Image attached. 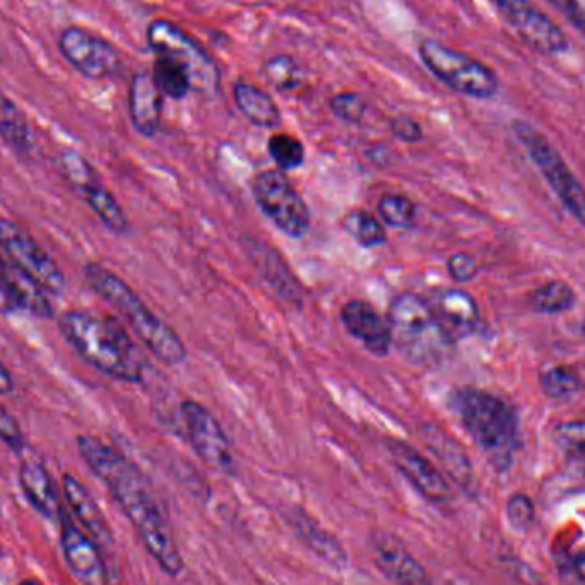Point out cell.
Wrapping results in <instances>:
<instances>
[{
  "mask_svg": "<svg viewBox=\"0 0 585 585\" xmlns=\"http://www.w3.org/2000/svg\"><path fill=\"white\" fill-rule=\"evenodd\" d=\"M425 298L435 319L454 345L478 329L482 323L478 304L464 289L435 288Z\"/></svg>",
  "mask_w": 585,
  "mask_h": 585,
  "instance_id": "2e32d148",
  "label": "cell"
},
{
  "mask_svg": "<svg viewBox=\"0 0 585 585\" xmlns=\"http://www.w3.org/2000/svg\"><path fill=\"white\" fill-rule=\"evenodd\" d=\"M19 483H21L22 492L38 514L43 515L44 519H60L63 508L60 505L56 485H53L49 470L44 469L43 464L37 463V460L22 463L21 469H19Z\"/></svg>",
  "mask_w": 585,
  "mask_h": 585,
  "instance_id": "603a6c76",
  "label": "cell"
},
{
  "mask_svg": "<svg viewBox=\"0 0 585 585\" xmlns=\"http://www.w3.org/2000/svg\"><path fill=\"white\" fill-rule=\"evenodd\" d=\"M575 304V291L568 282L553 279L545 285L537 286L529 295V307L536 314H562L571 310Z\"/></svg>",
  "mask_w": 585,
  "mask_h": 585,
  "instance_id": "f1b7e54d",
  "label": "cell"
},
{
  "mask_svg": "<svg viewBox=\"0 0 585 585\" xmlns=\"http://www.w3.org/2000/svg\"><path fill=\"white\" fill-rule=\"evenodd\" d=\"M285 523L295 536L314 553L317 558L323 559L327 567L337 572H346L349 568V555L336 534L330 533L319 519H315L310 512L292 505L282 512Z\"/></svg>",
  "mask_w": 585,
  "mask_h": 585,
  "instance_id": "e0dca14e",
  "label": "cell"
},
{
  "mask_svg": "<svg viewBox=\"0 0 585 585\" xmlns=\"http://www.w3.org/2000/svg\"><path fill=\"white\" fill-rule=\"evenodd\" d=\"M330 111L346 123H359L367 116L368 105L358 93L334 95L329 101Z\"/></svg>",
  "mask_w": 585,
  "mask_h": 585,
  "instance_id": "74e56055",
  "label": "cell"
},
{
  "mask_svg": "<svg viewBox=\"0 0 585 585\" xmlns=\"http://www.w3.org/2000/svg\"><path fill=\"white\" fill-rule=\"evenodd\" d=\"M78 450L89 469L93 470L119 502L123 514L158 567L170 577L182 574L186 568L182 553L175 542L160 505L156 502L148 479L139 467L117 453L116 448L108 447L89 435L78 438Z\"/></svg>",
  "mask_w": 585,
  "mask_h": 585,
  "instance_id": "6da1fadb",
  "label": "cell"
},
{
  "mask_svg": "<svg viewBox=\"0 0 585 585\" xmlns=\"http://www.w3.org/2000/svg\"><path fill=\"white\" fill-rule=\"evenodd\" d=\"M0 440L4 442L16 453H21L24 445H27L24 444V435H22L18 419L4 406H0Z\"/></svg>",
  "mask_w": 585,
  "mask_h": 585,
  "instance_id": "b9f144b4",
  "label": "cell"
},
{
  "mask_svg": "<svg viewBox=\"0 0 585 585\" xmlns=\"http://www.w3.org/2000/svg\"><path fill=\"white\" fill-rule=\"evenodd\" d=\"M514 132L523 142L537 170L542 171L549 189L556 194L565 209L581 222L582 227H585V189L564 160V156L559 155L555 146L529 123L515 122Z\"/></svg>",
  "mask_w": 585,
  "mask_h": 585,
  "instance_id": "52a82bcc",
  "label": "cell"
},
{
  "mask_svg": "<svg viewBox=\"0 0 585 585\" xmlns=\"http://www.w3.org/2000/svg\"><path fill=\"white\" fill-rule=\"evenodd\" d=\"M515 34L542 56H558L568 49L564 30L531 0H492Z\"/></svg>",
  "mask_w": 585,
  "mask_h": 585,
  "instance_id": "7c38bea8",
  "label": "cell"
},
{
  "mask_svg": "<svg viewBox=\"0 0 585 585\" xmlns=\"http://www.w3.org/2000/svg\"><path fill=\"white\" fill-rule=\"evenodd\" d=\"M0 139L14 151H30L31 132L27 116L4 93H0Z\"/></svg>",
  "mask_w": 585,
  "mask_h": 585,
  "instance_id": "4316f807",
  "label": "cell"
},
{
  "mask_svg": "<svg viewBox=\"0 0 585 585\" xmlns=\"http://www.w3.org/2000/svg\"><path fill=\"white\" fill-rule=\"evenodd\" d=\"M85 279L98 297L122 315L130 329L161 364L177 367L186 361L189 353L182 337L160 319L120 276L100 264L91 262L85 267Z\"/></svg>",
  "mask_w": 585,
  "mask_h": 585,
  "instance_id": "3957f363",
  "label": "cell"
},
{
  "mask_svg": "<svg viewBox=\"0 0 585 585\" xmlns=\"http://www.w3.org/2000/svg\"><path fill=\"white\" fill-rule=\"evenodd\" d=\"M234 100L241 116L260 129H275L281 123V110L271 95H267L259 86L235 82Z\"/></svg>",
  "mask_w": 585,
  "mask_h": 585,
  "instance_id": "d4e9b609",
  "label": "cell"
},
{
  "mask_svg": "<svg viewBox=\"0 0 585 585\" xmlns=\"http://www.w3.org/2000/svg\"><path fill=\"white\" fill-rule=\"evenodd\" d=\"M62 485L67 502L71 505L72 512L85 527L86 533L93 537V542L100 548H111L113 536H111L110 526L93 495L72 475H63Z\"/></svg>",
  "mask_w": 585,
  "mask_h": 585,
  "instance_id": "7402d4cb",
  "label": "cell"
},
{
  "mask_svg": "<svg viewBox=\"0 0 585 585\" xmlns=\"http://www.w3.org/2000/svg\"><path fill=\"white\" fill-rule=\"evenodd\" d=\"M62 549L67 565L81 585H107V568L101 558L100 546L85 531L79 529L71 517L62 510Z\"/></svg>",
  "mask_w": 585,
  "mask_h": 585,
  "instance_id": "ac0fdd59",
  "label": "cell"
},
{
  "mask_svg": "<svg viewBox=\"0 0 585 585\" xmlns=\"http://www.w3.org/2000/svg\"><path fill=\"white\" fill-rule=\"evenodd\" d=\"M548 2L585 38V0H548Z\"/></svg>",
  "mask_w": 585,
  "mask_h": 585,
  "instance_id": "7bdbcfd3",
  "label": "cell"
},
{
  "mask_svg": "<svg viewBox=\"0 0 585 585\" xmlns=\"http://www.w3.org/2000/svg\"><path fill=\"white\" fill-rule=\"evenodd\" d=\"M267 151L278 170H298L305 163V146L291 133H275L267 142Z\"/></svg>",
  "mask_w": 585,
  "mask_h": 585,
  "instance_id": "d6a6232c",
  "label": "cell"
},
{
  "mask_svg": "<svg viewBox=\"0 0 585 585\" xmlns=\"http://www.w3.org/2000/svg\"><path fill=\"white\" fill-rule=\"evenodd\" d=\"M422 435L426 447L430 448L432 454L444 466L445 473L457 485L463 486V488H469L473 485L475 475H473V466H470V460L467 459L463 447L434 425H426L422 430Z\"/></svg>",
  "mask_w": 585,
  "mask_h": 585,
  "instance_id": "cb8c5ba5",
  "label": "cell"
},
{
  "mask_svg": "<svg viewBox=\"0 0 585 585\" xmlns=\"http://www.w3.org/2000/svg\"><path fill=\"white\" fill-rule=\"evenodd\" d=\"M389 127L394 138L406 142V145H416V142H419L423 139L422 126H419L413 117H394V119L390 120Z\"/></svg>",
  "mask_w": 585,
  "mask_h": 585,
  "instance_id": "ee69618b",
  "label": "cell"
},
{
  "mask_svg": "<svg viewBox=\"0 0 585 585\" xmlns=\"http://www.w3.org/2000/svg\"><path fill=\"white\" fill-rule=\"evenodd\" d=\"M507 519L512 529L520 534H527L533 527L536 510H534L533 500L524 493H515L507 500Z\"/></svg>",
  "mask_w": 585,
  "mask_h": 585,
  "instance_id": "f35d334b",
  "label": "cell"
},
{
  "mask_svg": "<svg viewBox=\"0 0 585 585\" xmlns=\"http://www.w3.org/2000/svg\"><path fill=\"white\" fill-rule=\"evenodd\" d=\"M184 434L202 463L222 475H235L237 460L230 438L215 415L199 400L186 399L180 404Z\"/></svg>",
  "mask_w": 585,
  "mask_h": 585,
  "instance_id": "8fae6325",
  "label": "cell"
},
{
  "mask_svg": "<svg viewBox=\"0 0 585 585\" xmlns=\"http://www.w3.org/2000/svg\"><path fill=\"white\" fill-rule=\"evenodd\" d=\"M254 199L262 215L286 237L300 240L310 230V211L307 202L285 171L264 170L250 184Z\"/></svg>",
  "mask_w": 585,
  "mask_h": 585,
  "instance_id": "ba28073f",
  "label": "cell"
},
{
  "mask_svg": "<svg viewBox=\"0 0 585 585\" xmlns=\"http://www.w3.org/2000/svg\"><path fill=\"white\" fill-rule=\"evenodd\" d=\"M418 50L426 69L456 93L478 100H488L498 93L500 79L475 57L435 40H423Z\"/></svg>",
  "mask_w": 585,
  "mask_h": 585,
  "instance_id": "8992f818",
  "label": "cell"
},
{
  "mask_svg": "<svg viewBox=\"0 0 585 585\" xmlns=\"http://www.w3.org/2000/svg\"><path fill=\"white\" fill-rule=\"evenodd\" d=\"M450 408L495 469L508 470L519 447L514 409L488 390L463 387L450 396Z\"/></svg>",
  "mask_w": 585,
  "mask_h": 585,
  "instance_id": "277c9868",
  "label": "cell"
},
{
  "mask_svg": "<svg viewBox=\"0 0 585 585\" xmlns=\"http://www.w3.org/2000/svg\"><path fill=\"white\" fill-rule=\"evenodd\" d=\"M377 212L381 221L394 230H412L415 227L416 205L408 196L403 194H384L378 199Z\"/></svg>",
  "mask_w": 585,
  "mask_h": 585,
  "instance_id": "4dcf8cb0",
  "label": "cell"
},
{
  "mask_svg": "<svg viewBox=\"0 0 585 585\" xmlns=\"http://www.w3.org/2000/svg\"><path fill=\"white\" fill-rule=\"evenodd\" d=\"M555 442L565 456L585 464V422H568L556 426Z\"/></svg>",
  "mask_w": 585,
  "mask_h": 585,
  "instance_id": "d590c367",
  "label": "cell"
},
{
  "mask_svg": "<svg viewBox=\"0 0 585 585\" xmlns=\"http://www.w3.org/2000/svg\"><path fill=\"white\" fill-rule=\"evenodd\" d=\"M60 170H62L67 182L71 184L79 194L100 184V178H98L95 168L79 152L63 151L60 156Z\"/></svg>",
  "mask_w": 585,
  "mask_h": 585,
  "instance_id": "e575fe53",
  "label": "cell"
},
{
  "mask_svg": "<svg viewBox=\"0 0 585 585\" xmlns=\"http://www.w3.org/2000/svg\"><path fill=\"white\" fill-rule=\"evenodd\" d=\"M16 381L6 365L0 364V396H9L14 393Z\"/></svg>",
  "mask_w": 585,
  "mask_h": 585,
  "instance_id": "7dc6e473",
  "label": "cell"
},
{
  "mask_svg": "<svg viewBox=\"0 0 585 585\" xmlns=\"http://www.w3.org/2000/svg\"><path fill=\"white\" fill-rule=\"evenodd\" d=\"M9 267H11L12 285H14L16 295H18L22 310H28L30 314L41 317V319H52L53 308L49 297H47V291L41 286H38L33 279L14 269L11 264H9Z\"/></svg>",
  "mask_w": 585,
  "mask_h": 585,
  "instance_id": "1f68e13d",
  "label": "cell"
},
{
  "mask_svg": "<svg viewBox=\"0 0 585 585\" xmlns=\"http://www.w3.org/2000/svg\"><path fill=\"white\" fill-rule=\"evenodd\" d=\"M160 89L148 72L136 75L130 81L129 113L133 129L145 138H152L160 130L161 123Z\"/></svg>",
  "mask_w": 585,
  "mask_h": 585,
  "instance_id": "44dd1931",
  "label": "cell"
},
{
  "mask_svg": "<svg viewBox=\"0 0 585 585\" xmlns=\"http://www.w3.org/2000/svg\"><path fill=\"white\" fill-rule=\"evenodd\" d=\"M59 49L76 71L89 79H108L122 71V57L113 44L91 31L71 27L62 31Z\"/></svg>",
  "mask_w": 585,
  "mask_h": 585,
  "instance_id": "4fadbf2b",
  "label": "cell"
},
{
  "mask_svg": "<svg viewBox=\"0 0 585 585\" xmlns=\"http://www.w3.org/2000/svg\"><path fill=\"white\" fill-rule=\"evenodd\" d=\"M568 585H585V552L575 553L562 565Z\"/></svg>",
  "mask_w": 585,
  "mask_h": 585,
  "instance_id": "f6af8a7d",
  "label": "cell"
},
{
  "mask_svg": "<svg viewBox=\"0 0 585 585\" xmlns=\"http://www.w3.org/2000/svg\"><path fill=\"white\" fill-rule=\"evenodd\" d=\"M152 79L163 97L182 100L192 89L189 72L170 57H158L152 69Z\"/></svg>",
  "mask_w": 585,
  "mask_h": 585,
  "instance_id": "f546056e",
  "label": "cell"
},
{
  "mask_svg": "<svg viewBox=\"0 0 585 585\" xmlns=\"http://www.w3.org/2000/svg\"><path fill=\"white\" fill-rule=\"evenodd\" d=\"M370 549L375 565L394 585H434V578L419 564L399 537L387 531H374Z\"/></svg>",
  "mask_w": 585,
  "mask_h": 585,
  "instance_id": "9a60e30c",
  "label": "cell"
},
{
  "mask_svg": "<svg viewBox=\"0 0 585 585\" xmlns=\"http://www.w3.org/2000/svg\"><path fill=\"white\" fill-rule=\"evenodd\" d=\"M367 158L371 163L377 165V167H390V149L386 146H374V148L368 149Z\"/></svg>",
  "mask_w": 585,
  "mask_h": 585,
  "instance_id": "bcb514c9",
  "label": "cell"
},
{
  "mask_svg": "<svg viewBox=\"0 0 585 585\" xmlns=\"http://www.w3.org/2000/svg\"><path fill=\"white\" fill-rule=\"evenodd\" d=\"M341 227L345 234L351 237V240L365 249H375V247L387 244L386 227L381 225L380 219L375 218V215L365 209L349 211L343 218Z\"/></svg>",
  "mask_w": 585,
  "mask_h": 585,
  "instance_id": "83f0119b",
  "label": "cell"
},
{
  "mask_svg": "<svg viewBox=\"0 0 585 585\" xmlns=\"http://www.w3.org/2000/svg\"><path fill=\"white\" fill-rule=\"evenodd\" d=\"M81 196L86 200V205L93 209L95 215L100 218V221L111 234L126 235L129 231L130 222L122 206L119 205V200L110 190L105 189L103 184L89 187Z\"/></svg>",
  "mask_w": 585,
  "mask_h": 585,
  "instance_id": "484cf974",
  "label": "cell"
},
{
  "mask_svg": "<svg viewBox=\"0 0 585 585\" xmlns=\"http://www.w3.org/2000/svg\"><path fill=\"white\" fill-rule=\"evenodd\" d=\"M542 389L549 399H568L582 389L581 377L574 368L558 365L542 375Z\"/></svg>",
  "mask_w": 585,
  "mask_h": 585,
  "instance_id": "836d02e7",
  "label": "cell"
},
{
  "mask_svg": "<svg viewBox=\"0 0 585 585\" xmlns=\"http://www.w3.org/2000/svg\"><path fill=\"white\" fill-rule=\"evenodd\" d=\"M387 323L394 348L409 364L437 367L453 353L454 343L435 319L425 295L399 292L390 300Z\"/></svg>",
  "mask_w": 585,
  "mask_h": 585,
  "instance_id": "5b68a950",
  "label": "cell"
},
{
  "mask_svg": "<svg viewBox=\"0 0 585 585\" xmlns=\"http://www.w3.org/2000/svg\"><path fill=\"white\" fill-rule=\"evenodd\" d=\"M22 310L11 279V267L8 260L0 257V314L11 315Z\"/></svg>",
  "mask_w": 585,
  "mask_h": 585,
  "instance_id": "ab89813d",
  "label": "cell"
},
{
  "mask_svg": "<svg viewBox=\"0 0 585 585\" xmlns=\"http://www.w3.org/2000/svg\"><path fill=\"white\" fill-rule=\"evenodd\" d=\"M244 249L250 260L256 264L264 279L276 289L278 295H281L288 304H295L298 307L304 304L305 292L300 281L275 249L256 238L244 240Z\"/></svg>",
  "mask_w": 585,
  "mask_h": 585,
  "instance_id": "ffe728a7",
  "label": "cell"
},
{
  "mask_svg": "<svg viewBox=\"0 0 585 585\" xmlns=\"http://www.w3.org/2000/svg\"><path fill=\"white\" fill-rule=\"evenodd\" d=\"M479 266L469 254L456 252L448 257L447 272L456 282H469L478 276Z\"/></svg>",
  "mask_w": 585,
  "mask_h": 585,
  "instance_id": "60d3db41",
  "label": "cell"
},
{
  "mask_svg": "<svg viewBox=\"0 0 585 585\" xmlns=\"http://www.w3.org/2000/svg\"><path fill=\"white\" fill-rule=\"evenodd\" d=\"M148 43L158 57H170L189 72L192 89L215 93L219 86V69L199 41L173 22L156 19L148 28Z\"/></svg>",
  "mask_w": 585,
  "mask_h": 585,
  "instance_id": "9c48e42d",
  "label": "cell"
},
{
  "mask_svg": "<svg viewBox=\"0 0 585 585\" xmlns=\"http://www.w3.org/2000/svg\"><path fill=\"white\" fill-rule=\"evenodd\" d=\"M264 75L278 89L297 88L300 82V67L289 56H276L267 60Z\"/></svg>",
  "mask_w": 585,
  "mask_h": 585,
  "instance_id": "8d00e7d4",
  "label": "cell"
},
{
  "mask_svg": "<svg viewBox=\"0 0 585 585\" xmlns=\"http://www.w3.org/2000/svg\"><path fill=\"white\" fill-rule=\"evenodd\" d=\"M343 326L346 333L364 346L370 355L384 358L393 349L389 323L368 301L349 300L343 305Z\"/></svg>",
  "mask_w": 585,
  "mask_h": 585,
  "instance_id": "d6986e66",
  "label": "cell"
},
{
  "mask_svg": "<svg viewBox=\"0 0 585 585\" xmlns=\"http://www.w3.org/2000/svg\"><path fill=\"white\" fill-rule=\"evenodd\" d=\"M387 450L400 475L408 479L426 500L434 502V504H448L453 500V488L448 485L447 478L442 475V470L413 445L397 440V438H389Z\"/></svg>",
  "mask_w": 585,
  "mask_h": 585,
  "instance_id": "5bb4252c",
  "label": "cell"
},
{
  "mask_svg": "<svg viewBox=\"0 0 585 585\" xmlns=\"http://www.w3.org/2000/svg\"><path fill=\"white\" fill-rule=\"evenodd\" d=\"M59 329L89 367L126 384L145 378V365L129 334L113 319L82 310L60 315Z\"/></svg>",
  "mask_w": 585,
  "mask_h": 585,
  "instance_id": "7a4b0ae2",
  "label": "cell"
},
{
  "mask_svg": "<svg viewBox=\"0 0 585 585\" xmlns=\"http://www.w3.org/2000/svg\"><path fill=\"white\" fill-rule=\"evenodd\" d=\"M0 250L14 269L33 279L50 295H62L66 276L59 264L34 240L33 235L11 219H0Z\"/></svg>",
  "mask_w": 585,
  "mask_h": 585,
  "instance_id": "30bf717a",
  "label": "cell"
},
{
  "mask_svg": "<svg viewBox=\"0 0 585 585\" xmlns=\"http://www.w3.org/2000/svg\"><path fill=\"white\" fill-rule=\"evenodd\" d=\"M21 585H41L40 582L37 581H24L21 582Z\"/></svg>",
  "mask_w": 585,
  "mask_h": 585,
  "instance_id": "c3c4849f",
  "label": "cell"
}]
</instances>
